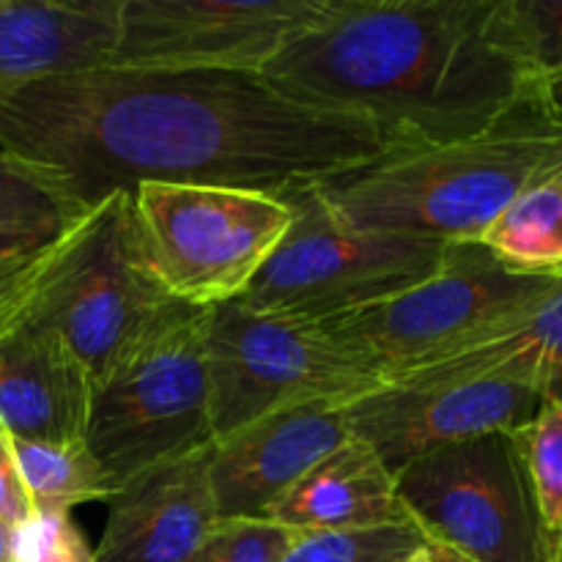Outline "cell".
Masks as SVG:
<instances>
[{
  "label": "cell",
  "instance_id": "cell-10",
  "mask_svg": "<svg viewBox=\"0 0 562 562\" xmlns=\"http://www.w3.org/2000/svg\"><path fill=\"white\" fill-rule=\"evenodd\" d=\"M554 280L510 274L477 241L448 245L434 274L349 316L318 322L335 340L379 368L384 382L437 360Z\"/></svg>",
  "mask_w": 562,
  "mask_h": 562
},
{
  "label": "cell",
  "instance_id": "cell-3",
  "mask_svg": "<svg viewBox=\"0 0 562 562\" xmlns=\"http://www.w3.org/2000/svg\"><path fill=\"white\" fill-rule=\"evenodd\" d=\"M549 97L519 104L481 135L387 146L316 181L318 195L351 228L439 245L477 241L530 181L560 165Z\"/></svg>",
  "mask_w": 562,
  "mask_h": 562
},
{
  "label": "cell",
  "instance_id": "cell-16",
  "mask_svg": "<svg viewBox=\"0 0 562 562\" xmlns=\"http://www.w3.org/2000/svg\"><path fill=\"white\" fill-rule=\"evenodd\" d=\"M390 382H508L536 390L547 401H562V280L437 360L398 373Z\"/></svg>",
  "mask_w": 562,
  "mask_h": 562
},
{
  "label": "cell",
  "instance_id": "cell-29",
  "mask_svg": "<svg viewBox=\"0 0 562 562\" xmlns=\"http://www.w3.org/2000/svg\"><path fill=\"white\" fill-rule=\"evenodd\" d=\"M0 562H11V525L0 516Z\"/></svg>",
  "mask_w": 562,
  "mask_h": 562
},
{
  "label": "cell",
  "instance_id": "cell-27",
  "mask_svg": "<svg viewBox=\"0 0 562 562\" xmlns=\"http://www.w3.org/2000/svg\"><path fill=\"white\" fill-rule=\"evenodd\" d=\"M49 250H53V245L31 258L0 263V324H3L11 313H16L25 305V300L31 296V291L36 289L42 272L47 269Z\"/></svg>",
  "mask_w": 562,
  "mask_h": 562
},
{
  "label": "cell",
  "instance_id": "cell-8",
  "mask_svg": "<svg viewBox=\"0 0 562 562\" xmlns=\"http://www.w3.org/2000/svg\"><path fill=\"white\" fill-rule=\"evenodd\" d=\"M291 225L239 305L329 322L390 300L434 274L448 245L351 228L329 212L316 181L280 192Z\"/></svg>",
  "mask_w": 562,
  "mask_h": 562
},
{
  "label": "cell",
  "instance_id": "cell-1",
  "mask_svg": "<svg viewBox=\"0 0 562 562\" xmlns=\"http://www.w3.org/2000/svg\"><path fill=\"white\" fill-rule=\"evenodd\" d=\"M387 146L368 121L296 102L241 71L93 66L0 93V151L75 217L140 184L280 195Z\"/></svg>",
  "mask_w": 562,
  "mask_h": 562
},
{
  "label": "cell",
  "instance_id": "cell-17",
  "mask_svg": "<svg viewBox=\"0 0 562 562\" xmlns=\"http://www.w3.org/2000/svg\"><path fill=\"white\" fill-rule=\"evenodd\" d=\"M119 0H0V93L110 60Z\"/></svg>",
  "mask_w": 562,
  "mask_h": 562
},
{
  "label": "cell",
  "instance_id": "cell-23",
  "mask_svg": "<svg viewBox=\"0 0 562 562\" xmlns=\"http://www.w3.org/2000/svg\"><path fill=\"white\" fill-rule=\"evenodd\" d=\"M415 527L360 532H300L280 562H395L423 547Z\"/></svg>",
  "mask_w": 562,
  "mask_h": 562
},
{
  "label": "cell",
  "instance_id": "cell-6",
  "mask_svg": "<svg viewBox=\"0 0 562 562\" xmlns=\"http://www.w3.org/2000/svg\"><path fill=\"white\" fill-rule=\"evenodd\" d=\"M291 225L272 192L217 184H140L132 192V236L148 278L187 307L236 302Z\"/></svg>",
  "mask_w": 562,
  "mask_h": 562
},
{
  "label": "cell",
  "instance_id": "cell-11",
  "mask_svg": "<svg viewBox=\"0 0 562 562\" xmlns=\"http://www.w3.org/2000/svg\"><path fill=\"white\" fill-rule=\"evenodd\" d=\"M333 0H119L104 66L261 75Z\"/></svg>",
  "mask_w": 562,
  "mask_h": 562
},
{
  "label": "cell",
  "instance_id": "cell-26",
  "mask_svg": "<svg viewBox=\"0 0 562 562\" xmlns=\"http://www.w3.org/2000/svg\"><path fill=\"white\" fill-rule=\"evenodd\" d=\"M11 562H99L71 514L33 510L11 527Z\"/></svg>",
  "mask_w": 562,
  "mask_h": 562
},
{
  "label": "cell",
  "instance_id": "cell-32",
  "mask_svg": "<svg viewBox=\"0 0 562 562\" xmlns=\"http://www.w3.org/2000/svg\"><path fill=\"white\" fill-rule=\"evenodd\" d=\"M395 562H434V554H431V549H428V543H423V547H417L415 552L404 554V558L395 560Z\"/></svg>",
  "mask_w": 562,
  "mask_h": 562
},
{
  "label": "cell",
  "instance_id": "cell-33",
  "mask_svg": "<svg viewBox=\"0 0 562 562\" xmlns=\"http://www.w3.org/2000/svg\"><path fill=\"white\" fill-rule=\"evenodd\" d=\"M552 562H562V532L552 541Z\"/></svg>",
  "mask_w": 562,
  "mask_h": 562
},
{
  "label": "cell",
  "instance_id": "cell-13",
  "mask_svg": "<svg viewBox=\"0 0 562 562\" xmlns=\"http://www.w3.org/2000/svg\"><path fill=\"white\" fill-rule=\"evenodd\" d=\"M344 406L305 404L274 412L209 445L217 519H267L269 510L349 439Z\"/></svg>",
  "mask_w": 562,
  "mask_h": 562
},
{
  "label": "cell",
  "instance_id": "cell-21",
  "mask_svg": "<svg viewBox=\"0 0 562 562\" xmlns=\"http://www.w3.org/2000/svg\"><path fill=\"white\" fill-rule=\"evenodd\" d=\"M75 220L80 217L0 151V263L47 250Z\"/></svg>",
  "mask_w": 562,
  "mask_h": 562
},
{
  "label": "cell",
  "instance_id": "cell-9",
  "mask_svg": "<svg viewBox=\"0 0 562 562\" xmlns=\"http://www.w3.org/2000/svg\"><path fill=\"white\" fill-rule=\"evenodd\" d=\"M412 527L472 562H552L514 434L437 450L395 475Z\"/></svg>",
  "mask_w": 562,
  "mask_h": 562
},
{
  "label": "cell",
  "instance_id": "cell-24",
  "mask_svg": "<svg viewBox=\"0 0 562 562\" xmlns=\"http://www.w3.org/2000/svg\"><path fill=\"white\" fill-rule=\"evenodd\" d=\"M508 16L538 86L562 93V0H508Z\"/></svg>",
  "mask_w": 562,
  "mask_h": 562
},
{
  "label": "cell",
  "instance_id": "cell-14",
  "mask_svg": "<svg viewBox=\"0 0 562 562\" xmlns=\"http://www.w3.org/2000/svg\"><path fill=\"white\" fill-rule=\"evenodd\" d=\"M108 505L99 562H184L217 525L209 448L143 472Z\"/></svg>",
  "mask_w": 562,
  "mask_h": 562
},
{
  "label": "cell",
  "instance_id": "cell-18",
  "mask_svg": "<svg viewBox=\"0 0 562 562\" xmlns=\"http://www.w3.org/2000/svg\"><path fill=\"white\" fill-rule=\"evenodd\" d=\"M267 519L296 532H360L412 527L395 475L360 439L349 437L318 461Z\"/></svg>",
  "mask_w": 562,
  "mask_h": 562
},
{
  "label": "cell",
  "instance_id": "cell-22",
  "mask_svg": "<svg viewBox=\"0 0 562 562\" xmlns=\"http://www.w3.org/2000/svg\"><path fill=\"white\" fill-rule=\"evenodd\" d=\"M514 439L530 477L543 530L554 541L562 532V401H547Z\"/></svg>",
  "mask_w": 562,
  "mask_h": 562
},
{
  "label": "cell",
  "instance_id": "cell-31",
  "mask_svg": "<svg viewBox=\"0 0 562 562\" xmlns=\"http://www.w3.org/2000/svg\"><path fill=\"white\" fill-rule=\"evenodd\" d=\"M549 113H552V121L558 124L562 135V93H552V97H549ZM560 165H562V157H560Z\"/></svg>",
  "mask_w": 562,
  "mask_h": 562
},
{
  "label": "cell",
  "instance_id": "cell-7",
  "mask_svg": "<svg viewBox=\"0 0 562 562\" xmlns=\"http://www.w3.org/2000/svg\"><path fill=\"white\" fill-rule=\"evenodd\" d=\"M206 371L214 439L294 406H346L384 384L373 362L318 322L239 302L209 307Z\"/></svg>",
  "mask_w": 562,
  "mask_h": 562
},
{
  "label": "cell",
  "instance_id": "cell-15",
  "mask_svg": "<svg viewBox=\"0 0 562 562\" xmlns=\"http://www.w3.org/2000/svg\"><path fill=\"white\" fill-rule=\"evenodd\" d=\"M20 311L0 324V431L36 442L82 439L91 379L49 329Z\"/></svg>",
  "mask_w": 562,
  "mask_h": 562
},
{
  "label": "cell",
  "instance_id": "cell-25",
  "mask_svg": "<svg viewBox=\"0 0 562 562\" xmlns=\"http://www.w3.org/2000/svg\"><path fill=\"white\" fill-rule=\"evenodd\" d=\"M296 536L272 519H217L184 562H280Z\"/></svg>",
  "mask_w": 562,
  "mask_h": 562
},
{
  "label": "cell",
  "instance_id": "cell-2",
  "mask_svg": "<svg viewBox=\"0 0 562 562\" xmlns=\"http://www.w3.org/2000/svg\"><path fill=\"white\" fill-rule=\"evenodd\" d=\"M261 77L368 121L390 146L481 135L549 93L521 58L508 0H333Z\"/></svg>",
  "mask_w": 562,
  "mask_h": 562
},
{
  "label": "cell",
  "instance_id": "cell-4",
  "mask_svg": "<svg viewBox=\"0 0 562 562\" xmlns=\"http://www.w3.org/2000/svg\"><path fill=\"white\" fill-rule=\"evenodd\" d=\"M206 313L170 311L91 390L82 439L119 488L214 442Z\"/></svg>",
  "mask_w": 562,
  "mask_h": 562
},
{
  "label": "cell",
  "instance_id": "cell-12",
  "mask_svg": "<svg viewBox=\"0 0 562 562\" xmlns=\"http://www.w3.org/2000/svg\"><path fill=\"white\" fill-rule=\"evenodd\" d=\"M547 404L541 393L508 382H384L344 406L349 434L393 475L415 461L486 434H516Z\"/></svg>",
  "mask_w": 562,
  "mask_h": 562
},
{
  "label": "cell",
  "instance_id": "cell-20",
  "mask_svg": "<svg viewBox=\"0 0 562 562\" xmlns=\"http://www.w3.org/2000/svg\"><path fill=\"white\" fill-rule=\"evenodd\" d=\"M11 448L33 510L71 514L77 505L110 503L119 494V486L91 453L86 439H11Z\"/></svg>",
  "mask_w": 562,
  "mask_h": 562
},
{
  "label": "cell",
  "instance_id": "cell-19",
  "mask_svg": "<svg viewBox=\"0 0 562 562\" xmlns=\"http://www.w3.org/2000/svg\"><path fill=\"white\" fill-rule=\"evenodd\" d=\"M477 245L510 274L562 280V165L530 181L483 231Z\"/></svg>",
  "mask_w": 562,
  "mask_h": 562
},
{
  "label": "cell",
  "instance_id": "cell-28",
  "mask_svg": "<svg viewBox=\"0 0 562 562\" xmlns=\"http://www.w3.org/2000/svg\"><path fill=\"white\" fill-rule=\"evenodd\" d=\"M31 514V499H27L20 470H16L11 437L0 431V516L14 527L25 521Z\"/></svg>",
  "mask_w": 562,
  "mask_h": 562
},
{
  "label": "cell",
  "instance_id": "cell-5",
  "mask_svg": "<svg viewBox=\"0 0 562 562\" xmlns=\"http://www.w3.org/2000/svg\"><path fill=\"white\" fill-rule=\"evenodd\" d=\"M179 302L157 289L137 258L132 195L115 192L69 225L22 316L49 329L97 387Z\"/></svg>",
  "mask_w": 562,
  "mask_h": 562
},
{
  "label": "cell",
  "instance_id": "cell-30",
  "mask_svg": "<svg viewBox=\"0 0 562 562\" xmlns=\"http://www.w3.org/2000/svg\"><path fill=\"white\" fill-rule=\"evenodd\" d=\"M428 549H431L434 562H472V560L461 558V554L450 552V549H445V547H431V543H428Z\"/></svg>",
  "mask_w": 562,
  "mask_h": 562
}]
</instances>
